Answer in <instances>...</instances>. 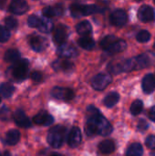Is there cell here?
Returning <instances> with one entry per match:
<instances>
[{
    "label": "cell",
    "mask_w": 155,
    "mask_h": 156,
    "mask_svg": "<svg viewBox=\"0 0 155 156\" xmlns=\"http://www.w3.org/2000/svg\"><path fill=\"white\" fill-rule=\"evenodd\" d=\"M134 69H142L148 67L151 63V58L147 54H142L132 58Z\"/></svg>",
    "instance_id": "17"
},
{
    "label": "cell",
    "mask_w": 155,
    "mask_h": 156,
    "mask_svg": "<svg viewBox=\"0 0 155 156\" xmlns=\"http://www.w3.org/2000/svg\"><path fill=\"white\" fill-rule=\"evenodd\" d=\"M11 76L16 80H24L27 77L28 73V60L26 58H20L10 68Z\"/></svg>",
    "instance_id": "4"
},
{
    "label": "cell",
    "mask_w": 155,
    "mask_h": 156,
    "mask_svg": "<svg viewBox=\"0 0 155 156\" xmlns=\"http://www.w3.org/2000/svg\"><path fill=\"white\" fill-rule=\"evenodd\" d=\"M81 141H82V136H81L80 130L78 127L72 128V130L68 135V144L72 148H76L80 144Z\"/></svg>",
    "instance_id": "13"
},
{
    "label": "cell",
    "mask_w": 155,
    "mask_h": 156,
    "mask_svg": "<svg viewBox=\"0 0 155 156\" xmlns=\"http://www.w3.org/2000/svg\"><path fill=\"white\" fill-rule=\"evenodd\" d=\"M5 4V0H0V8H2Z\"/></svg>",
    "instance_id": "43"
},
{
    "label": "cell",
    "mask_w": 155,
    "mask_h": 156,
    "mask_svg": "<svg viewBox=\"0 0 155 156\" xmlns=\"http://www.w3.org/2000/svg\"><path fill=\"white\" fill-rule=\"evenodd\" d=\"M100 151L104 154H110L115 150V144L111 140H105L101 142L99 145Z\"/></svg>",
    "instance_id": "21"
},
{
    "label": "cell",
    "mask_w": 155,
    "mask_h": 156,
    "mask_svg": "<svg viewBox=\"0 0 155 156\" xmlns=\"http://www.w3.org/2000/svg\"><path fill=\"white\" fill-rule=\"evenodd\" d=\"M28 9V5L26 0H12L9 5V11L15 15H23Z\"/></svg>",
    "instance_id": "11"
},
{
    "label": "cell",
    "mask_w": 155,
    "mask_h": 156,
    "mask_svg": "<svg viewBox=\"0 0 155 156\" xmlns=\"http://www.w3.org/2000/svg\"><path fill=\"white\" fill-rule=\"evenodd\" d=\"M4 59L9 63H15L20 59V52L16 48H10L5 53Z\"/></svg>",
    "instance_id": "23"
},
{
    "label": "cell",
    "mask_w": 155,
    "mask_h": 156,
    "mask_svg": "<svg viewBox=\"0 0 155 156\" xmlns=\"http://www.w3.org/2000/svg\"><path fill=\"white\" fill-rule=\"evenodd\" d=\"M29 44L31 46V48L37 51V52H41L43 51L47 46H48V41L46 38L37 36V35H32L29 37Z\"/></svg>",
    "instance_id": "10"
},
{
    "label": "cell",
    "mask_w": 155,
    "mask_h": 156,
    "mask_svg": "<svg viewBox=\"0 0 155 156\" xmlns=\"http://www.w3.org/2000/svg\"><path fill=\"white\" fill-rule=\"evenodd\" d=\"M153 2H154V4H155V0H153Z\"/></svg>",
    "instance_id": "49"
},
{
    "label": "cell",
    "mask_w": 155,
    "mask_h": 156,
    "mask_svg": "<svg viewBox=\"0 0 155 156\" xmlns=\"http://www.w3.org/2000/svg\"><path fill=\"white\" fill-rule=\"evenodd\" d=\"M78 44L82 48H84L86 50H91V49L94 48L96 43H95V41H94L93 38H91L90 37H87V36H83L80 38H79Z\"/></svg>",
    "instance_id": "22"
},
{
    "label": "cell",
    "mask_w": 155,
    "mask_h": 156,
    "mask_svg": "<svg viewBox=\"0 0 155 156\" xmlns=\"http://www.w3.org/2000/svg\"><path fill=\"white\" fill-rule=\"evenodd\" d=\"M149 117L150 119L153 121V122H155V106H153L151 111H150V113H149Z\"/></svg>",
    "instance_id": "42"
},
{
    "label": "cell",
    "mask_w": 155,
    "mask_h": 156,
    "mask_svg": "<svg viewBox=\"0 0 155 156\" xmlns=\"http://www.w3.org/2000/svg\"><path fill=\"white\" fill-rule=\"evenodd\" d=\"M111 23L116 27H122L127 22V14L122 9L115 10L110 16Z\"/></svg>",
    "instance_id": "12"
},
{
    "label": "cell",
    "mask_w": 155,
    "mask_h": 156,
    "mask_svg": "<svg viewBox=\"0 0 155 156\" xmlns=\"http://www.w3.org/2000/svg\"><path fill=\"white\" fill-rule=\"evenodd\" d=\"M34 123L37 125H43V126H49L53 123L54 118L50 114H48L47 112H40L33 118Z\"/></svg>",
    "instance_id": "15"
},
{
    "label": "cell",
    "mask_w": 155,
    "mask_h": 156,
    "mask_svg": "<svg viewBox=\"0 0 155 156\" xmlns=\"http://www.w3.org/2000/svg\"><path fill=\"white\" fill-rule=\"evenodd\" d=\"M2 156H11L10 155V154L8 153V152H5V153H4V154Z\"/></svg>",
    "instance_id": "44"
},
{
    "label": "cell",
    "mask_w": 155,
    "mask_h": 156,
    "mask_svg": "<svg viewBox=\"0 0 155 156\" xmlns=\"http://www.w3.org/2000/svg\"><path fill=\"white\" fill-rule=\"evenodd\" d=\"M10 37V32L7 27L0 26V42H5Z\"/></svg>",
    "instance_id": "35"
},
{
    "label": "cell",
    "mask_w": 155,
    "mask_h": 156,
    "mask_svg": "<svg viewBox=\"0 0 155 156\" xmlns=\"http://www.w3.org/2000/svg\"><path fill=\"white\" fill-rule=\"evenodd\" d=\"M148 123L145 120H141L138 123V129L142 132H144L148 129Z\"/></svg>",
    "instance_id": "40"
},
{
    "label": "cell",
    "mask_w": 155,
    "mask_h": 156,
    "mask_svg": "<svg viewBox=\"0 0 155 156\" xmlns=\"http://www.w3.org/2000/svg\"><path fill=\"white\" fill-rule=\"evenodd\" d=\"M32 80H34L35 82H40L42 80H43V75L40 71H37V70H35L31 73L30 75Z\"/></svg>",
    "instance_id": "38"
},
{
    "label": "cell",
    "mask_w": 155,
    "mask_h": 156,
    "mask_svg": "<svg viewBox=\"0 0 155 156\" xmlns=\"http://www.w3.org/2000/svg\"><path fill=\"white\" fill-rule=\"evenodd\" d=\"M143 109V103L142 101L140 100H136L132 102V106H131V112L132 113V115H139Z\"/></svg>",
    "instance_id": "30"
},
{
    "label": "cell",
    "mask_w": 155,
    "mask_h": 156,
    "mask_svg": "<svg viewBox=\"0 0 155 156\" xmlns=\"http://www.w3.org/2000/svg\"><path fill=\"white\" fill-rule=\"evenodd\" d=\"M76 30L80 36H88L92 31V27L90 23L87 20L81 21L76 26Z\"/></svg>",
    "instance_id": "20"
},
{
    "label": "cell",
    "mask_w": 155,
    "mask_h": 156,
    "mask_svg": "<svg viewBox=\"0 0 155 156\" xmlns=\"http://www.w3.org/2000/svg\"><path fill=\"white\" fill-rule=\"evenodd\" d=\"M40 22H41V19L35 15H31L27 18V24L30 27H37L38 28Z\"/></svg>",
    "instance_id": "33"
},
{
    "label": "cell",
    "mask_w": 155,
    "mask_h": 156,
    "mask_svg": "<svg viewBox=\"0 0 155 156\" xmlns=\"http://www.w3.org/2000/svg\"><path fill=\"white\" fill-rule=\"evenodd\" d=\"M57 53L60 58H75L79 55L78 50L74 47H72L69 44H66V43L59 45Z\"/></svg>",
    "instance_id": "7"
},
{
    "label": "cell",
    "mask_w": 155,
    "mask_h": 156,
    "mask_svg": "<svg viewBox=\"0 0 155 156\" xmlns=\"http://www.w3.org/2000/svg\"><path fill=\"white\" fill-rule=\"evenodd\" d=\"M42 13H43V16H46V17H52L54 16H57V13H56V9L54 6H47L45 7L43 10H42Z\"/></svg>",
    "instance_id": "37"
},
{
    "label": "cell",
    "mask_w": 155,
    "mask_h": 156,
    "mask_svg": "<svg viewBox=\"0 0 155 156\" xmlns=\"http://www.w3.org/2000/svg\"><path fill=\"white\" fill-rule=\"evenodd\" d=\"M20 140V133L17 130H11L5 134V143L8 145H15Z\"/></svg>",
    "instance_id": "24"
},
{
    "label": "cell",
    "mask_w": 155,
    "mask_h": 156,
    "mask_svg": "<svg viewBox=\"0 0 155 156\" xmlns=\"http://www.w3.org/2000/svg\"><path fill=\"white\" fill-rule=\"evenodd\" d=\"M88 112L90 113L86 126V133L88 135L91 136L94 134H100L107 136L112 133V126L107 119L100 114L98 109L94 106H89Z\"/></svg>",
    "instance_id": "1"
},
{
    "label": "cell",
    "mask_w": 155,
    "mask_h": 156,
    "mask_svg": "<svg viewBox=\"0 0 155 156\" xmlns=\"http://www.w3.org/2000/svg\"><path fill=\"white\" fill-rule=\"evenodd\" d=\"M151 156H155V149H153V152L151 153Z\"/></svg>",
    "instance_id": "45"
},
{
    "label": "cell",
    "mask_w": 155,
    "mask_h": 156,
    "mask_svg": "<svg viewBox=\"0 0 155 156\" xmlns=\"http://www.w3.org/2000/svg\"><path fill=\"white\" fill-rule=\"evenodd\" d=\"M0 102H1V98H0Z\"/></svg>",
    "instance_id": "48"
},
{
    "label": "cell",
    "mask_w": 155,
    "mask_h": 156,
    "mask_svg": "<svg viewBox=\"0 0 155 156\" xmlns=\"http://www.w3.org/2000/svg\"><path fill=\"white\" fill-rule=\"evenodd\" d=\"M138 17L143 22H152L155 19L154 9L150 5H143L138 11Z\"/></svg>",
    "instance_id": "9"
},
{
    "label": "cell",
    "mask_w": 155,
    "mask_h": 156,
    "mask_svg": "<svg viewBox=\"0 0 155 156\" xmlns=\"http://www.w3.org/2000/svg\"><path fill=\"white\" fill-rule=\"evenodd\" d=\"M5 24L8 29H16L17 27V20L12 16H8L5 19Z\"/></svg>",
    "instance_id": "36"
},
{
    "label": "cell",
    "mask_w": 155,
    "mask_h": 156,
    "mask_svg": "<svg viewBox=\"0 0 155 156\" xmlns=\"http://www.w3.org/2000/svg\"><path fill=\"white\" fill-rule=\"evenodd\" d=\"M145 144L147 145V147H149L150 149H155V136L154 135H150L147 137Z\"/></svg>",
    "instance_id": "39"
},
{
    "label": "cell",
    "mask_w": 155,
    "mask_h": 156,
    "mask_svg": "<svg viewBox=\"0 0 155 156\" xmlns=\"http://www.w3.org/2000/svg\"><path fill=\"white\" fill-rule=\"evenodd\" d=\"M50 156H60L59 154H51Z\"/></svg>",
    "instance_id": "46"
},
{
    "label": "cell",
    "mask_w": 155,
    "mask_h": 156,
    "mask_svg": "<svg viewBox=\"0 0 155 156\" xmlns=\"http://www.w3.org/2000/svg\"><path fill=\"white\" fill-rule=\"evenodd\" d=\"M11 118V112L10 110L7 108V107H2L0 109V120L1 121H4V122H6V121H9Z\"/></svg>",
    "instance_id": "34"
},
{
    "label": "cell",
    "mask_w": 155,
    "mask_h": 156,
    "mask_svg": "<svg viewBox=\"0 0 155 156\" xmlns=\"http://www.w3.org/2000/svg\"><path fill=\"white\" fill-rule=\"evenodd\" d=\"M52 68L56 71H70L74 68V64L68 58H59L52 63Z\"/></svg>",
    "instance_id": "14"
},
{
    "label": "cell",
    "mask_w": 155,
    "mask_h": 156,
    "mask_svg": "<svg viewBox=\"0 0 155 156\" xmlns=\"http://www.w3.org/2000/svg\"><path fill=\"white\" fill-rule=\"evenodd\" d=\"M116 40H118V39L116 38L115 36L108 35V36L104 37L100 40V47H101L104 50H106V49H107L108 48H110V47L111 46V44H113Z\"/></svg>",
    "instance_id": "29"
},
{
    "label": "cell",
    "mask_w": 155,
    "mask_h": 156,
    "mask_svg": "<svg viewBox=\"0 0 155 156\" xmlns=\"http://www.w3.org/2000/svg\"><path fill=\"white\" fill-rule=\"evenodd\" d=\"M55 9H56V13H57V16H60L64 13V7L61 4H58L56 5L55 6Z\"/></svg>",
    "instance_id": "41"
},
{
    "label": "cell",
    "mask_w": 155,
    "mask_h": 156,
    "mask_svg": "<svg viewBox=\"0 0 155 156\" xmlns=\"http://www.w3.org/2000/svg\"><path fill=\"white\" fill-rule=\"evenodd\" d=\"M136 2H140V1H143V0H135Z\"/></svg>",
    "instance_id": "47"
},
{
    "label": "cell",
    "mask_w": 155,
    "mask_h": 156,
    "mask_svg": "<svg viewBox=\"0 0 155 156\" xmlns=\"http://www.w3.org/2000/svg\"><path fill=\"white\" fill-rule=\"evenodd\" d=\"M103 9L96 5H79L74 4L70 6V13L74 17L90 16L96 13H102Z\"/></svg>",
    "instance_id": "3"
},
{
    "label": "cell",
    "mask_w": 155,
    "mask_h": 156,
    "mask_svg": "<svg viewBox=\"0 0 155 156\" xmlns=\"http://www.w3.org/2000/svg\"><path fill=\"white\" fill-rule=\"evenodd\" d=\"M53 27H54V25H53V22L50 20V18L46 17V16L41 18V22L38 27L39 31H41L42 33H50L53 30Z\"/></svg>",
    "instance_id": "25"
},
{
    "label": "cell",
    "mask_w": 155,
    "mask_h": 156,
    "mask_svg": "<svg viewBox=\"0 0 155 156\" xmlns=\"http://www.w3.org/2000/svg\"><path fill=\"white\" fill-rule=\"evenodd\" d=\"M109 71H111L113 74H119L121 72H122V62H112L109 64L108 67Z\"/></svg>",
    "instance_id": "31"
},
{
    "label": "cell",
    "mask_w": 155,
    "mask_h": 156,
    "mask_svg": "<svg viewBox=\"0 0 155 156\" xmlns=\"http://www.w3.org/2000/svg\"><path fill=\"white\" fill-rule=\"evenodd\" d=\"M51 95L58 99L62 101H70L74 98V92L72 90L68 88H62V87H55L51 90Z\"/></svg>",
    "instance_id": "6"
},
{
    "label": "cell",
    "mask_w": 155,
    "mask_h": 156,
    "mask_svg": "<svg viewBox=\"0 0 155 156\" xmlns=\"http://www.w3.org/2000/svg\"><path fill=\"white\" fill-rule=\"evenodd\" d=\"M15 91V88L10 83H2L0 85V95L4 98H9L13 95Z\"/></svg>",
    "instance_id": "27"
},
{
    "label": "cell",
    "mask_w": 155,
    "mask_h": 156,
    "mask_svg": "<svg viewBox=\"0 0 155 156\" xmlns=\"http://www.w3.org/2000/svg\"><path fill=\"white\" fill-rule=\"evenodd\" d=\"M67 27L63 25H59L55 28L54 31V36H53V40L57 45H61L65 43L68 36V30Z\"/></svg>",
    "instance_id": "16"
},
{
    "label": "cell",
    "mask_w": 155,
    "mask_h": 156,
    "mask_svg": "<svg viewBox=\"0 0 155 156\" xmlns=\"http://www.w3.org/2000/svg\"><path fill=\"white\" fill-rule=\"evenodd\" d=\"M119 100H120V95H119V93L113 91V92H111L110 94H108V95L105 97V99H104V101H103V103H104V105H105L106 107L111 108V107H113L114 105H116L117 102L119 101Z\"/></svg>",
    "instance_id": "26"
},
{
    "label": "cell",
    "mask_w": 155,
    "mask_h": 156,
    "mask_svg": "<svg viewBox=\"0 0 155 156\" xmlns=\"http://www.w3.org/2000/svg\"><path fill=\"white\" fill-rule=\"evenodd\" d=\"M136 38L139 42L141 43H145V42H148L151 38V34L147 31V30H142L140 31L137 36H136Z\"/></svg>",
    "instance_id": "32"
},
{
    "label": "cell",
    "mask_w": 155,
    "mask_h": 156,
    "mask_svg": "<svg viewBox=\"0 0 155 156\" xmlns=\"http://www.w3.org/2000/svg\"><path fill=\"white\" fill-rule=\"evenodd\" d=\"M143 90L145 93H152L155 90V76L153 74H147L143 80Z\"/></svg>",
    "instance_id": "18"
},
{
    "label": "cell",
    "mask_w": 155,
    "mask_h": 156,
    "mask_svg": "<svg viewBox=\"0 0 155 156\" xmlns=\"http://www.w3.org/2000/svg\"><path fill=\"white\" fill-rule=\"evenodd\" d=\"M143 154V149L141 144L134 143L127 150V156H142Z\"/></svg>",
    "instance_id": "28"
},
{
    "label": "cell",
    "mask_w": 155,
    "mask_h": 156,
    "mask_svg": "<svg viewBox=\"0 0 155 156\" xmlns=\"http://www.w3.org/2000/svg\"><path fill=\"white\" fill-rule=\"evenodd\" d=\"M126 48H127L126 42L124 40L120 39V40H116L113 44H111V46L108 48L106 51L109 52L110 54H116V53L123 51Z\"/></svg>",
    "instance_id": "19"
},
{
    "label": "cell",
    "mask_w": 155,
    "mask_h": 156,
    "mask_svg": "<svg viewBox=\"0 0 155 156\" xmlns=\"http://www.w3.org/2000/svg\"><path fill=\"white\" fill-rule=\"evenodd\" d=\"M154 48H155V43H154Z\"/></svg>",
    "instance_id": "50"
},
{
    "label": "cell",
    "mask_w": 155,
    "mask_h": 156,
    "mask_svg": "<svg viewBox=\"0 0 155 156\" xmlns=\"http://www.w3.org/2000/svg\"><path fill=\"white\" fill-rule=\"evenodd\" d=\"M111 82V76L107 73H99L91 80L92 87L97 90H103Z\"/></svg>",
    "instance_id": "5"
},
{
    "label": "cell",
    "mask_w": 155,
    "mask_h": 156,
    "mask_svg": "<svg viewBox=\"0 0 155 156\" xmlns=\"http://www.w3.org/2000/svg\"><path fill=\"white\" fill-rule=\"evenodd\" d=\"M66 128L61 125H57L51 128L48 133V143L53 148L61 147L66 138Z\"/></svg>",
    "instance_id": "2"
},
{
    "label": "cell",
    "mask_w": 155,
    "mask_h": 156,
    "mask_svg": "<svg viewBox=\"0 0 155 156\" xmlns=\"http://www.w3.org/2000/svg\"><path fill=\"white\" fill-rule=\"evenodd\" d=\"M13 119L16 122V124L22 128H29L31 127L32 123L29 118L26 115L25 112L22 110H16L13 113Z\"/></svg>",
    "instance_id": "8"
}]
</instances>
